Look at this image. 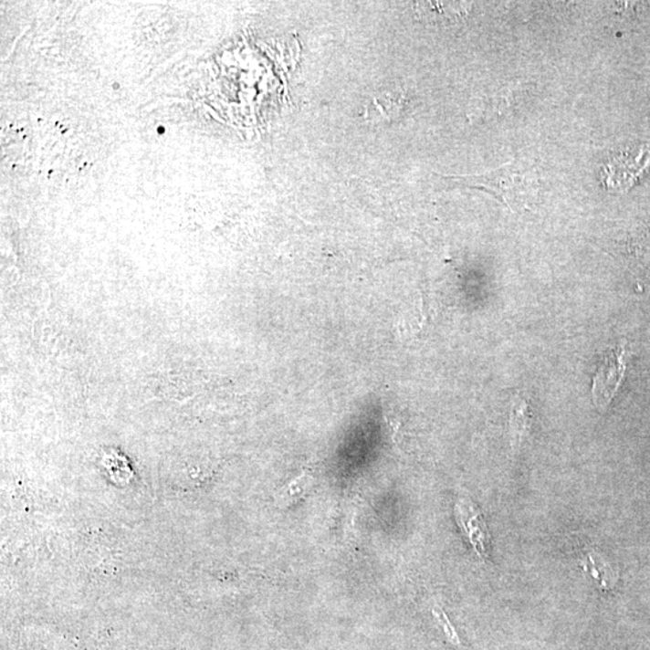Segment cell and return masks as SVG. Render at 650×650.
<instances>
[{
    "label": "cell",
    "mask_w": 650,
    "mask_h": 650,
    "mask_svg": "<svg viewBox=\"0 0 650 650\" xmlns=\"http://www.w3.org/2000/svg\"><path fill=\"white\" fill-rule=\"evenodd\" d=\"M626 370V351L618 347L604 355L597 366L592 382V399L600 410H606L613 400Z\"/></svg>",
    "instance_id": "1"
},
{
    "label": "cell",
    "mask_w": 650,
    "mask_h": 650,
    "mask_svg": "<svg viewBox=\"0 0 650 650\" xmlns=\"http://www.w3.org/2000/svg\"><path fill=\"white\" fill-rule=\"evenodd\" d=\"M529 428L528 404L524 400L516 402L511 414V434L513 445H520L521 438Z\"/></svg>",
    "instance_id": "2"
}]
</instances>
